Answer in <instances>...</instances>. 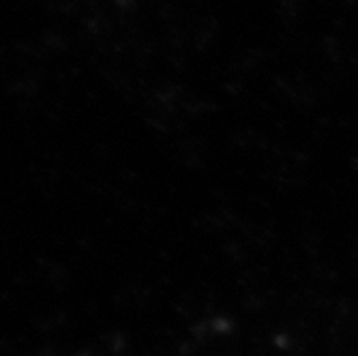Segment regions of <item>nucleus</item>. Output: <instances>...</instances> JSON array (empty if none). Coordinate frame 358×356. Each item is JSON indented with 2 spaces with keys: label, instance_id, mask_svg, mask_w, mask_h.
Returning a JSON list of instances; mask_svg holds the SVG:
<instances>
[]
</instances>
